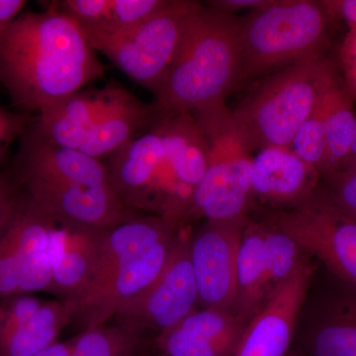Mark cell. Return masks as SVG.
Segmentation results:
<instances>
[{
    "instance_id": "obj_36",
    "label": "cell",
    "mask_w": 356,
    "mask_h": 356,
    "mask_svg": "<svg viewBox=\"0 0 356 356\" xmlns=\"http://www.w3.org/2000/svg\"><path fill=\"white\" fill-rule=\"evenodd\" d=\"M2 318H3V311H2L1 301H0V325H1Z\"/></svg>"
},
{
    "instance_id": "obj_30",
    "label": "cell",
    "mask_w": 356,
    "mask_h": 356,
    "mask_svg": "<svg viewBox=\"0 0 356 356\" xmlns=\"http://www.w3.org/2000/svg\"><path fill=\"white\" fill-rule=\"evenodd\" d=\"M21 196L22 188L13 172H0V236L13 219Z\"/></svg>"
},
{
    "instance_id": "obj_32",
    "label": "cell",
    "mask_w": 356,
    "mask_h": 356,
    "mask_svg": "<svg viewBox=\"0 0 356 356\" xmlns=\"http://www.w3.org/2000/svg\"><path fill=\"white\" fill-rule=\"evenodd\" d=\"M270 2L271 0H209L205 2V6L220 13L235 14L245 9L252 11L264 8Z\"/></svg>"
},
{
    "instance_id": "obj_18",
    "label": "cell",
    "mask_w": 356,
    "mask_h": 356,
    "mask_svg": "<svg viewBox=\"0 0 356 356\" xmlns=\"http://www.w3.org/2000/svg\"><path fill=\"white\" fill-rule=\"evenodd\" d=\"M247 325L232 311L201 308L158 334L163 356H233Z\"/></svg>"
},
{
    "instance_id": "obj_37",
    "label": "cell",
    "mask_w": 356,
    "mask_h": 356,
    "mask_svg": "<svg viewBox=\"0 0 356 356\" xmlns=\"http://www.w3.org/2000/svg\"><path fill=\"white\" fill-rule=\"evenodd\" d=\"M348 170V172H356V163H355V165H351L350 168H348V170Z\"/></svg>"
},
{
    "instance_id": "obj_3",
    "label": "cell",
    "mask_w": 356,
    "mask_h": 356,
    "mask_svg": "<svg viewBox=\"0 0 356 356\" xmlns=\"http://www.w3.org/2000/svg\"><path fill=\"white\" fill-rule=\"evenodd\" d=\"M180 228L165 218L142 214L105 229L95 267L74 298V321L84 331L106 325L122 305L156 280Z\"/></svg>"
},
{
    "instance_id": "obj_34",
    "label": "cell",
    "mask_w": 356,
    "mask_h": 356,
    "mask_svg": "<svg viewBox=\"0 0 356 356\" xmlns=\"http://www.w3.org/2000/svg\"><path fill=\"white\" fill-rule=\"evenodd\" d=\"M76 337H74L65 341H57L34 356H70L76 346Z\"/></svg>"
},
{
    "instance_id": "obj_33",
    "label": "cell",
    "mask_w": 356,
    "mask_h": 356,
    "mask_svg": "<svg viewBox=\"0 0 356 356\" xmlns=\"http://www.w3.org/2000/svg\"><path fill=\"white\" fill-rule=\"evenodd\" d=\"M26 3L24 0H0V40L20 15Z\"/></svg>"
},
{
    "instance_id": "obj_1",
    "label": "cell",
    "mask_w": 356,
    "mask_h": 356,
    "mask_svg": "<svg viewBox=\"0 0 356 356\" xmlns=\"http://www.w3.org/2000/svg\"><path fill=\"white\" fill-rule=\"evenodd\" d=\"M104 74L81 25L55 2L21 14L0 40V83L25 111L40 113Z\"/></svg>"
},
{
    "instance_id": "obj_12",
    "label": "cell",
    "mask_w": 356,
    "mask_h": 356,
    "mask_svg": "<svg viewBox=\"0 0 356 356\" xmlns=\"http://www.w3.org/2000/svg\"><path fill=\"white\" fill-rule=\"evenodd\" d=\"M268 219L300 248L356 287V219L337 209L318 189L304 205L276 211Z\"/></svg>"
},
{
    "instance_id": "obj_17",
    "label": "cell",
    "mask_w": 356,
    "mask_h": 356,
    "mask_svg": "<svg viewBox=\"0 0 356 356\" xmlns=\"http://www.w3.org/2000/svg\"><path fill=\"white\" fill-rule=\"evenodd\" d=\"M321 178L289 147H266L252 161V198L277 211L295 209L317 193Z\"/></svg>"
},
{
    "instance_id": "obj_21",
    "label": "cell",
    "mask_w": 356,
    "mask_h": 356,
    "mask_svg": "<svg viewBox=\"0 0 356 356\" xmlns=\"http://www.w3.org/2000/svg\"><path fill=\"white\" fill-rule=\"evenodd\" d=\"M74 299L44 302L24 324L0 336V356H34L57 343L60 332L76 320Z\"/></svg>"
},
{
    "instance_id": "obj_24",
    "label": "cell",
    "mask_w": 356,
    "mask_h": 356,
    "mask_svg": "<svg viewBox=\"0 0 356 356\" xmlns=\"http://www.w3.org/2000/svg\"><path fill=\"white\" fill-rule=\"evenodd\" d=\"M312 356H356V294L334 300L311 334Z\"/></svg>"
},
{
    "instance_id": "obj_6",
    "label": "cell",
    "mask_w": 356,
    "mask_h": 356,
    "mask_svg": "<svg viewBox=\"0 0 356 356\" xmlns=\"http://www.w3.org/2000/svg\"><path fill=\"white\" fill-rule=\"evenodd\" d=\"M337 21L322 0H271L242 17L236 88L318 54H327Z\"/></svg>"
},
{
    "instance_id": "obj_5",
    "label": "cell",
    "mask_w": 356,
    "mask_h": 356,
    "mask_svg": "<svg viewBox=\"0 0 356 356\" xmlns=\"http://www.w3.org/2000/svg\"><path fill=\"white\" fill-rule=\"evenodd\" d=\"M161 114L154 102H143L111 81L55 103L33 125L53 144L102 161L149 130Z\"/></svg>"
},
{
    "instance_id": "obj_2",
    "label": "cell",
    "mask_w": 356,
    "mask_h": 356,
    "mask_svg": "<svg viewBox=\"0 0 356 356\" xmlns=\"http://www.w3.org/2000/svg\"><path fill=\"white\" fill-rule=\"evenodd\" d=\"M11 172L32 200L81 226L108 229L142 215L119 197L102 159L53 144L33 122L21 138Z\"/></svg>"
},
{
    "instance_id": "obj_35",
    "label": "cell",
    "mask_w": 356,
    "mask_h": 356,
    "mask_svg": "<svg viewBox=\"0 0 356 356\" xmlns=\"http://www.w3.org/2000/svg\"><path fill=\"white\" fill-rule=\"evenodd\" d=\"M356 163V135L355 139H353V143H351V146L350 149V152H348V156H346V161H344V163L343 165V168L341 170H348L350 168L351 165H355Z\"/></svg>"
},
{
    "instance_id": "obj_10",
    "label": "cell",
    "mask_w": 356,
    "mask_h": 356,
    "mask_svg": "<svg viewBox=\"0 0 356 356\" xmlns=\"http://www.w3.org/2000/svg\"><path fill=\"white\" fill-rule=\"evenodd\" d=\"M304 250L273 224L248 219L236 257L234 314L243 324L257 315L274 292L306 261Z\"/></svg>"
},
{
    "instance_id": "obj_9",
    "label": "cell",
    "mask_w": 356,
    "mask_h": 356,
    "mask_svg": "<svg viewBox=\"0 0 356 356\" xmlns=\"http://www.w3.org/2000/svg\"><path fill=\"white\" fill-rule=\"evenodd\" d=\"M201 6L193 0H170L153 15L125 29L83 31L96 51L156 96Z\"/></svg>"
},
{
    "instance_id": "obj_8",
    "label": "cell",
    "mask_w": 356,
    "mask_h": 356,
    "mask_svg": "<svg viewBox=\"0 0 356 356\" xmlns=\"http://www.w3.org/2000/svg\"><path fill=\"white\" fill-rule=\"evenodd\" d=\"M207 143L205 175L194 189L184 222L247 216L252 202V161L225 102L191 112Z\"/></svg>"
},
{
    "instance_id": "obj_29",
    "label": "cell",
    "mask_w": 356,
    "mask_h": 356,
    "mask_svg": "<svg viewBox=\"0 0 356 356\" xmlns=\"http://www.w3.org/2000/svg\"><path fill=\"white\" fill-rule=\"evenodd\" d=\"M334 60L346 90L356 102V28L348 30Z\"/></svg>"
},
{
    "instance_id": "obj_26",
    "label": "cell",
    "mask_w": 356,
    "mask_h": 356,
    "mask_svg": "<svg viewBox=\"0 0 356 356\" xmlns=\"http://www.w3.org/2000/svg\"><path fill=\"white\" fill-rule=\"evenodd\" d=\"M289 149L304 163L315 168L321 177L329 175V154L320 102L311 116L295 134Z\"/></svg>"
},
{
    "instance_id": "obj_28",
    "label": "cell",
    "mask_w": 356,
    "mask_h": 356,
    "mask_svg": "<svg viewBox=\"0 0 356 356\" xmlns=\"http://www.w3.org/2000/svg\"><path fill=\"white\" fill-rule=\"evenodd\" d=\"M33 121L28 114L14 113L0 106V168L8 159L14 143L21 140Z\"/></svg>"
},
{
    "instance_id": "obj_15",
    "label": "cell",
    "mask_w": 356,
    "mask_h": 356,
    "mask_svg": "<svg viewBox=\"0 0 356 356\" xmlns=\"http://www.w3.org/2000/svg\"><path fill=\"white\" fill-rule=\"evenodd\" d=\"M165 156V120L161 114L149 130L106 158L110 182L131 209L154 215Z\"/></svg>"
},
{
    "instance_id": "obj_14",
    "label": "cell",
    "mask_w": 356,
    "mask_h": 356,
    "mask_svg": "<svg viewBox=\"0 0 356 356\" xmlns=\"http://www.w3.org/2000/svg\"><path fill=\"white\" fill-rule=\"evenodd\" d=\"M248 217L211 221L191 236L189 254L201 308L233 310L236 257Z\"/></svg>"
},
{
    "instance_id": "obj_4",
    "label": "cell",
    "mask_w": 356,
    "mask_h": 356,
    "mask_svg": "<svg viewBox=\"0 0 356 356\" xmlns=\"http://www.w3.org/2000/svg\"><path fill=\"white\" fill-rule=\"evenodd\" d=\"M242 17L202 4L194 15L154 105L163 114L191 113L235 91Z\"/></svg>"
},
{
    "instance_id": "obj_19",
    "label": "cell",
    "mask_w": 356,
    "mask_h": 356,
    "mask_svg": "<svg viewBox=\"0 0 356 356\" xmlns=\"http://www.w3.org/2000/svg\"><path fill=\"white\" fill-rule=\"evenodd\" d=\"M104 231L57 217L51 242V293L60 299L79 294L95 267Z\"/></svg>"
},
{
    "instance_id": "obj_31",
    "label": "cell",
    "mask_w": 356,
    "mask_h": 356,
    "mask_svg": "<svg viewBox=\"0 0 356 356\" xmlns=\"http://www.w3.org/2000/svg\"><path fill=\"white\" fill-rule=\"evenodd\" d=\"M322 2L334 20L343 21L348 30L356 28V0H322Z\"/></svg>"
},
{
    "instance_id": "obj_22",
    "label": "cell",
    "mask_w": 356,
    "mask_h": 356,
    "mask_svg": "<svg viewBox=\"0 0 356 356\" xmlns=\"http://www.w3.org/2000/svg\"><path fill=\"white\" fill-rule=\"evenodd\" d=\"M165 153L177 179L194 189L205 175L208 147L191 113L163 114Z\"/></svg>"
},
{
    "instance_id": "obj_23",
    "label": "cell",
    "mask_w": 356,
    "mask_h": 356,
    "mask_svg": "<svg viewBox=\"0 0 356 356\" xmlns=\"http://www.w3.org/2000/svg\"><path fill=\"white\" fill-rule=\"evenodd\" d=\"M170 0H64L56 6L77 21L84 31L111 33L146 19Z\"/></svg>"
},
{
    "instance_id": "obj_11",
    "label": "cell",
    "mask_w": 356,
    "mask_h": 356,
    "mask_svg": "<svg viewBox=\"0 0 356 356\" xmlns=\"http://www.w3.org/2000/svg\"><path fill=\"white\" fill-rule=\"evenodd\" d=\"M57 217L26 195L0 236V301L51 292V234Z\"/></svg>"
},
{
    "instance_id": "obj_7",
    "label": "cell",
    "mask_w": 356,
    "mask_h": 356,
    "mask_svg": "<svg viewBox=\"0 0 356 356\" xmlns=\"http://www.w3.org/2000/svg\"><path fill=\"white\" fill-rule=\"evenodd\" d=\"M334 58L312 56L277 70L232 110L250 154L266 147H289L295 134L311 116L322 95Z\"/></svg>"
},
{
    "instance_id": "obj_16",
    "label": "cell",
    "mask_w": 356,
    "mask_h": 356,
    "mask_svg": "<svg viewBox=\"0 0 356 356\" xmlns=\"http://www.w3.org/2000/svg\"><path fill=\"white\" fill-rule=\"evenodd\" d=\"M312 274L306 259L248 322L233 356H286Z\"/></svg>"
},
{
    "instance_id": "obj_20",
    "label": "cell",
    "mask_w": 356,
    "mask_h": 356,
    "mask_svg": "<svg viewBox=\"0 0 356 356\" xmlns=\"http://www.w3.org/2000/svg\"><path fill=\"white\" fill-rule=\"evenodd\" d=\"M355 103L344 86L334 60L325 76L320 98L321 113L329 154V175L341 170L351 143L355 139Z\"/></svg>"
},
{
    "instance_id": "obj_25",
    "label": "cell",
    "mask_w": 356,
    "mask_h": 356,
    "mask_svg": "<svg viewBox=\"0 0 356 356\" xmlns=\"http://www.w3.org/2000/svg\"><path fill=\"white\" fill-rule=\"evenodd\" d=\"M143 332L129 325H102L76 336L70 356H138L144 346Z\"/></svg>"
},
{
    "instance_id": "obj_38",
    "label": "cell",
    "mask_w": 356,
    "mask_h": 356,
    "mask_svg": "<svg viewBox=\"0 0 356 356\" xmlns=\"http://www.w3.org/2000/svg\"><path fill=\"white\" fill-rule=\"evenodd\" d=\"M286 356H297V355H286Z\"/></svg>"
},
{
    "instance_id": "obj_27",
    "label": "cell",
    "mask_w": 356,
    "mask_h": 356,
    "mask_svg": "<svg viewBox=\"0 0 356 356\" xmlns=\"http://www.w3.org/2000/svg\"><path fill=\"white\" fill-rule=\"evenodd\" d=\"M323 178L321 193L337 209L356 219V172L339 170Z\"/></svg>"
},
{
    "instance_id": "obj_13",
    "label": "cell",
    "mask_w": 356,
    "mask_h": 356,
    "mask_svg": "<svg viewBox=\"0 0 356 356\" xmlns=\"http://www.w3.org/2000/svg\"><path fill=\"white\" fill-rule=\"evenodd\" d=\"M189 240L191 235L180 228L163 271L144 291L122 305L114 317L118 324L161 334L196 310L198 289Z\"/></svg>"
},
{
    "instance_id": "obj_39",
    "label": "cell",
    "mask_w": 356,
    "mask_h": 356,
    "mask_svg": "<svg viewBox=\"0 0 356 356\" xmlns=\"http://www.w3.org/2000/svg\"><path fill=\"white\" fill-rule=\"evenodd\" d=\"M138 356H142V355H138Z\"/></svg>"
}]
</instances>
